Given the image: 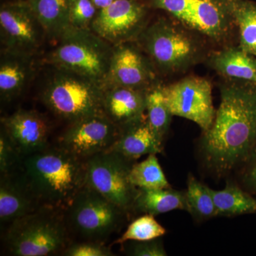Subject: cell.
<instances>
[{"instance_id":"12","label":"cell","mask_w":256,"mask_h":256,"mask_svg":"<svg viewBox=\"0 0 256 256\" xmlns=\"http://www.w3.org/2000/svg\"><path fill=\"white\" fill-rule=\"evenodd\" d=\"M118 134V128L104 114L70 122L58 139V146L82 159L109 150Z\"/></svg>"},{"instance_id":"9","label":"cell","mask_w":256,"mask_h":256,"mask_svg":"<svg viewBox=\"0 0 256 256\" xmlns=\"http://www.w3.org/2000/svg\"><path fill=\"white\" fill-rule=\"evenodd\" d=\"M86 185L128 214L133 210L138 188L130 180L134 161L107 150L85 160Z\"/></svg>"},{"instance_id":"23","label":"cell","mask_w":256,"mask_h":256,"mask_svg":"<svg viewBox=\"0 0 256 256\" xmlns=\"http://www.w3.org/2000/svg\"><path fill=\"white\" fill-rule=\"evenodd\" d=\"M217 216H232L256 213V198L232 183L227 184L224 190L210 188Z\"/></svg>"},{"instance_id":"18","label":"cell","mask_w":256,"mask_h":256,"mask_svg":"<svg viewBox=\"0 0 256 256\" xmlns=\"http://www.w3.org/2000/svg\"><path fill=\"white\" fill-rule=\"evenodd\" d=\"M109 150L134 162L143 156L161 152L162 143L158 140L144 116L118 128L117 138Z\"/></svg>"},{"instance_id":"3","label":"cell","mask_w":256,"mask_h":256,"mask_svg":"<svg viewBox=\"0 0 256 256\" xmlns=\"http://www.w3.org/2000/svg\"><path fill=\"white\" fill-rule=\"evenodd\" d=\"M64 210L43 205L4 230L6 252L15 256L62 255L70 244Z\"/></svg>"},{"instance_id":"15","label":"cell","mask_w":256,"mask_h":256,"mask_svg":"<svg viewBox=\"0 0 256 256\" xmlns=\"http://www.w3.org/2000/svg\"><path fill=\"white\" fill-rule=\"evenodd\" d=\"M152 66L138 48L126 43L116 45L106 86L148 90L154 80Z\"/></svg>"},{"instance_id":"25","label":"cell","mask_w":256,"mask_h":256,"mask_svg":"<svg viewBox=\"0 0 256 256\" xmlns=\"http://www.w3.org/2000/svg\"><path fill=\"white\" fill-rule=\"evenodd\" d=\"M130 180L138 188H170L156 154H149L140 163H134L130 172Z\"/></svg>"},{"instance_id":"29","label":"cell","mask_w":256,"mask_h":256,"mask_svg":"<svg viewBox=\"0 0 256 256\" xmlns=\"http://www.w3.org/2000/svg\"><path fill=\"white\" fill-rule=\"evenodd\" d=\"M97 10L92 0H70L69 26L77 30H92Z\"/></svg>"},{"instance_id":"24","label":"cell","mask_w":256,"mask_h":256,"mask_svg":"<svg viewBox=\"0 0 256 256\" xmlns=\"http://www.w3.org/2000/svg\"><path fill=\"white\" fill-rule=\"evenodd\" d=\"M229 2L238 28L240 48L256 57V3L250 0H229Z\"/></svg>"},{"instance_id":"31","label":"cell","mask_w":256,"mask_h":256,"mask_svg":"<svg viewBox=\"0 0 256 256\" xmlns=\"http://www.w3.org/2000/svg\"><path fill=\"white\" fill-rule=\"evenodd\" d=\"M65 256H112L114 252L104 242L82 240L80 242H70L62 252Z\"/></svg>"},{"instance_id":"21","label":"cell","mask_w":256,"mask_h":256,"mask_svg":"<svg viewBox=\"0 0 256 256\" xmlns=\"http://www.w3.org/2000/svg\"><path fill=\"white\" fill-rule=\"evenodd\" d=\"M212 64L224 76L256 82V57L240 47L226 48L215 54Z\"/></svg>"},{"instance_id":"26","label":"cell","mask_w":256,"mask_h":256,"mask_svg":"<svg viewBox=\"0 0 256 256\" xmlns=\"http://www.w3.org/2000/svg\"><path fill=\"white\" fill-rule=\"evenodd\" d=\"M146 119L156 138L162 143L172 114L165 102L161 87L150 89L146 94Z\"/></svg>"},{"instance_id":"7","label":"cell","mask_w":256,"mask_h":256,"mask_svg":"<svg viewBox=\"0 0 256 256\" xmlns=\"http://www.w3.org/2000/svg\"><path fill=\"white\" fill-rule=\"evenodd\" d=\"M126 214L86 185L64 210L69 233L72 232L82 240L102 242L120 228Z\"/></svg>"},{"instance_id":"14","label":"cell","mask_w":256,"mask_h":256,"mask_svg":"<svg viewBox=\"0 0 256 256\" xmlns=\"http://www.w3.org/2000/svg\"><path fill=\"white\" fill-rule=\"evenodd\" d=\"M1 124L22 158L50 146V124L46 118L36 110L21 109L2 118Z\"/></svg>"},{"instance_id":"10","label":"cell","mask_w":256,"mask_h":256,"mask_svg":"<svg viewBox=\"0 0 256 256\" xmlns=\"http://www.w3.org/2000/svg\"><path fill=\"white\" fill-rule=\"evenodd\" d=\"M165 102L172 114L190 120L204 132L208 130L216 116L212 85L201 77H188L161 87Z\"/></svg>"},{"instance_id":"33","label":"cell","mask_w":256,"mask_h":256,"mask_svg":"<svg viewBox=\"0 0 256 256\" xmlns=\"http://www.w3.org/2000/svg\"><path fill=\"white\" fill-rule=\"evenodd\" d=\"M248 165L244 175V182L248 188L256 194V150L246 162Z\"/></svg>"},{"instance_id":"17","label":"cell","mask_w":256,"mask_h":256,"mask_svg":"<svg viewBox=\"0 0 256 256\" xmlns=\"http://www.w3.org/2000/svg\"><path fill=\"white\" fill-rule=\"evenodd\" d=\"M148 90L106 86L102 112L118 128L144 117Z\"/></svg>"},{"instance_id":"27","label":"cell","mask_w":256,"mask_h":256,"mask_svg":"<svg viewBox=\"0 0 256 256\" xmlns=\"http://www.w3.org/2000/svg\"><path fill=\"white\" fill-rule=\"evenodd\" d=\"M186 194V210L198 220L216 216V208L210 188L202 184L192 174L188 178Z\"/></svg>"},{"instance_id":"4","label":"cell","mask_w":256,"mask_h":256,"mask_svg":"<svg viewBox=\"0 0 256 256\" xmlns=\"http://www.w3.org/2000/svg\"><path fill=\"white\" fill-rule=\"evenodd\" d=\"M47 58L57 68L79 74L105 86L114 48L92 30L69 28Z\"/></svg>"},{"instance_id":"30","label":"cell","mask_w":256,"mask_h":256,"mask_svg":"<svg viewBox=\"0 0 256 256\" xmlns=\"http://www.w3.org/2000/svg\"><path fill=\"white\" fill-rule=\"evenodd\" d=\"M21 156L9 136L1 128L0 132V174L14 172L18 165L22 162Z\"/></svg>"},{"instance_id":"1","label":"cell","mask_w":256,"mask_h":256,"mask_svg":"<svg viewBox=\"0 0 256 256\" xmlns=\"http://www.w3.org/2000/svg\"><path fill=\"white\" fill-rule=\"evenodd\" d=\"M202 150L218 173L246 162L256 150V82H233L222 88L214 120L204 132Z\"/></svg>"},{"instance_id":"16","label":"cell","mask_w":256,"mask_h":256,"mask_svg":"<svg viewBox=\"0 0 256 256\" xmlns=\"http://www.w3.org/2000/svg\"><path fill=\"white\" fill-rule=\"evenodd\" d=\"M0 223L6 227L14 220L38 210L43 204L25 178L14 172L0 174Z\"/></svg>"},{"instance_id":"13","label":"cell","mask_w":256,"mask_h":256,"mask_svg":"<svg viewBox=\"0 0 256 256\" xmlns=\"http://www.w3.org/2000/svg\"><path fill=\"white\" fill-rule=\"evenodd\" d=\"M148 6L139 0H114L99 10L92 30L108 43H126L144 30Z\"/></svg>"},{"instance_id":"5","label":"cell","mask_w":256,"mask_h":256,"mask_svg":"<svg viewBox=\"0 0 256 256\" xmlns=\"http://www.w3.org/2000/svg\"><path fill=\"white\" fill-rule=\"evenodd\" d=\"M105 86L79 74L58 68L42 92V101L56 116L73 122L104 114Z\"/></svg>"},{"instance_id":"6","label":"cell","mask_w":256,"mask_h":256,"mask_svg":"<svg viewBox=\"0 0 256 256\" xmlns=\"http://www.w3.org/2000/svg\"><path fill=\"white\" fill-rule=\"evenodd\" d=\"M164 18H160L140 34L139 41L151 62L164 73L186 68L200 58L202 48L191 34Z\"/></svg>"},{"instance_id":"2","label":"cell","mask_w":256,"mask_h":256,"mask_svg":"<svg viewBox=\"0 0 256 256\" xmlns=\"http://www.w3.org/2000/svg\"><path fill=\"white\" fill-rule=\"evenodd\" d=\"M22 174L43 205L65 210L86 182L85 160L50 148L23 158Z\"/></svg>"},{"instance_id":"34","label":"cell","mask_w":256,"mask_h":256,"mask_svg":"<svg viewBox=\"0 0 256 256\" xmlns=\"http://www.w3.org/2000/svg\"><path fill=\"white\" fill-rule=\"evenodd\" d=\"M98 10L105 9L107 6H110L114 0H92Z\"/></svg>"},{"instance_id":"19","label":"cell","mask_w":256,"mask_h":256,"mask_svg":"<svg viewBox=\"0 0 256 256\" xmlns=\"http://www.w3.org/2000/svg\"><path fill=\"white\" fill-rule=\"evenodd\" d=\"M32 56L3 50L0 62V96L10 102L21 95L33 76Z\"/></svg>"},{"instance_id":"20","label":"cell","mask_w":256,"mask_h":256,"mask_svg":"<svg viewBox=\"0 0 256 256\" xmlns=\"http://www.w3.org/2000/svg\"><path fill=\"white\" fill-rule=\"evenodd\" d=\"M186 210L185 192L166 188H138L133 210L144 214H162L174 210Z\"/></svg>"},{"instance_id":"22","label":"cell","mask_w":256,"mask_h":256,"mask_svg":"<svg viewBox=\"0 0 256 256\" xmlns=\"http://www.w3.org/2000/svg\"><path fill=\"white\" fill-rule=\"evenodd\" d=\"M46 35L60 38L68 30L70 0H28Z\"/></svg>"},{"instance_id":"28","label":"cell","mask_w":256,"mask_h":256,"mask_svg":"<svg viewBox=\"0 0 256 256\" xmlns=\"http://www.w3.org/2000/svg\"><path fill=\"white\" fill-rule=\"evenodd\" d=\"M166 229L154 218V216L144 214L138 217L128 226L120 238L114 244L132 242H144L160 238L166 234Z\"/></svg>"},{"instance_id":"32","label":"cell","mask_w":256,"mask_h":256,"mask_svg":"<svg viewBox=\"0 0 256 256\" xmlns=\"http://www.w3.org/2000/svg\"><path fill=\"white\" fill-rule=\"evenodd\" d=\"M160 238L144 242H134L128 250V254L134 256H166V250Z\"/></svg>"},{"instance_id":"11","label":"cell","mask_w":256,"mask_h":256,"mask_svg":"<svg viewBox=\"0 0 256 256\" xmlns=\"http://www.w3.org/2000/svg\"><path fill=\"white\" fill-rule=\"evenodd\" d=\"M0 33L3 50L31 56L46 34L28 2L6 3L1 6Z\"/></svg>"},{"instance_id":"8","label":"cell","mask_w":256,"mask_h":256,"mask_svg":"<svg viewBox=\"0 0 256 256\" xmlns=\"http://www.w3.org/2000/svg\"><path fill=\"white\" fill-rule=\"evenodd\" d=\"M148 8L164 11L183 26L217 42L235 28L229 0H144Z\"/></svg>"}]
</instances>
